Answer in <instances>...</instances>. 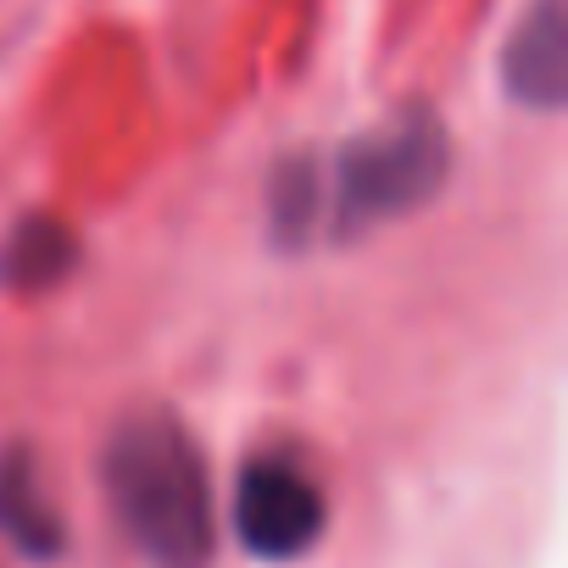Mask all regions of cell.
I'll use <instances>...</instances> for the list:
<instances>
[{
	"mask_svg": "<svg viewBox=\"0 0 568 568\" xmlns=\"http://www.w3.org/2000/svg\"><path fill=\"white\" fill-rule=\"evenodd\" d=\"M101 490L118 529L151 568H206L212 479L195 435L173 413H134L112 429Z\"/></svg>",
	"mask_w": 568,
	"mask_h": 568,
	"instance_id": "2",
	"label": "cell"
},
{
	"mask_svg": "<svg viewBox=\"0 0 568 568\" xmlns=\"http://www.w3.org/2000/svg\"><path fill=\"white\" fill-rule=\"evenodd\" d=\"M446 173H452L446 123L429 106H407L357 134L352 145H341L329 168L313 156L284 162L273 179L267 217L278 245L307 251L318 240H352L368 223L418 212L424 201L440 195Z\"/></svg>",
	"mask_w": 568,
	"mask_h": 568,
	"instance_id": "1",
	"label": "cell"
},
{
	"mask_svg": "<svg viewBox=\"0 0 568 568\" xmlns=\"http://www.w3.org/2000/svg\"><path fill=\"white\" fill-rule=\"evenodd\" d=\"M79 267V234L68 223H57L51 212H29L23 223H12V234L0 240V284L12 296H40Z\"/></svg>",
	"mask_w": 568,
	"mask_h": 568,
	"instance_id": "6",
	"label": "cell"
},
{
	"mask_svg": "<svg viewBox=\"0 0 568 568\" xmlns=\"http://www.w3.org/2000/svg\"><path fill=\"white\" fill-rule=\"evenodd\" d=\"M329 501L318 479L284 452L245 457L234 479V535L262 562H296L324 540Z\"/></svg>",
	"mask_w": 568,
	"mask_h": 568,
	"instance_id": "3",
	"label": "cell"
},
{
	"mask_svg": "<svg viewBox=\"0 0 568 568\" xmlns=\"http://www.w3.org/2000/svg\"><path fill=\"white\" fill-rule=\"evenodd\" d=\"M0 535L29 562H57L68 551V518L45 490V474L29 446L0 452Z\"/></svg>",
	"mask_w": 568,
	"mask_h": 568,
	"instance_id": "5",
	"label": "cell"
},
{
	"mask_svg": "<svg viewBox=\"0 0 568 568\" xmlns=\"http://www.w3.org/2000/svg\"><path fill=\"white\" fill-rule=\"evenodd\" d=\"M501 90L513 106L557 112L568 101V18L562 0H529L501 45Z\"/></svg>",
	"mask_w": 568,
	"mask_h": 568,
	"instance_id": "4",
	"label": "cell"
}]
</instances>
